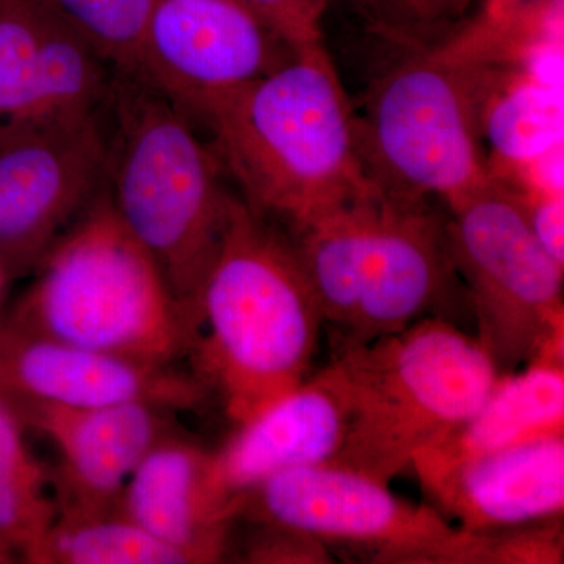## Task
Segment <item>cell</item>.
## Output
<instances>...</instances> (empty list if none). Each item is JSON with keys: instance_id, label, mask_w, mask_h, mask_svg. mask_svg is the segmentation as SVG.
Instances as JSON below:
<instances>
[{"instance_id": "cell-1", "label": "cell", "mask_w": 564, "mask_h": 564, "mask_svg": "<svg viewBox=\"0 0 564 564\" xmlns=\"http://www.w3.org/2000/svg\"><path fill=\"white\" fill-rule=\"evenodd\" d=\"M199 122L239 198L284 232L377 187L358 113L323 41L226 96Z\"/></svg>"}, {"instance_id": "cell-16", "label": "cell", "mask_w": 564, "mask_h": 564, "mask_svg": "<svg viewBox=\"0 0 564 564\" xmlns=\"http://www.w3.org/2000/svg\"><path fill=\"white\" fill-rule=\"evenodd\" d=\"M117 510L188 564L229 555L234 513L210 484V451L170 434L148 452L118 499Z\"/></svg>"}, {"instance_id": "cell-27", "label": "cell", "mask_w": 564, "mask_h": 564, "mask_svg": "<svg viewBox=\"0 0 564 564\" xmlns=\"http://www.w3.org/2000/svg\"><path fill=\"white\" fill-rule=\"evenodd\" d=\"M7 282H9V278H7L6 273L0 269V304H2L3 289H6ZM0 311H2V307H0Z\"/></svg>"}, {"instance_id": "cell-17", "label": "cell", "mask_w": 564, "mask_h": 564, "mask_svg": "<svg viewBox=\"0 0 564 564\" xmlns=\"http://www.w3.org/2000/svg\"><path fill=\"white\" fill-rule=\"evenodd\" d=\"M564 362L538 359L502 373L481 406L414 463H452L564 434Z\"/></svg>"}, {"instance_id": "cell-19", "label": "cell", "mask_w": 564, "mask_h": 564, "mask_svg": "<svg viewBox=\"0 0 564 564\" xmlns=\"http://www.w3.org/2000/svg\"><path fill=\"white\" fill-rule=\"evenodd\" d=\"M35 564H188L181 552L155 540L118 510L57 514L28 562Z\"/></svg>"}, {"instance_id": "cell-6", "label": "cell", "mask_w": 564, "mask_h": 564, "mask_svg": "<svg viewBox=\"0 0 564 564\" xmlns=\"http://www.w3.org/2000/svg\"><path fill=\"white\" fill-rule=\"evenodd\" d=\"M333 358L347 377L351 414L329 464L386 485L458 430L502 375L477 337L445 318H426Z\"/></svg>"}, {"instance_id": "cell-7", "label": "cell", "mask_w": 564, "mask_h": 564, "mask_svg": "<svg viewBox=\"0 0 564 564\" xmlns=\"http://www.w3.org/2000/svg\"><path fill=\"white\" fill-rule=\"evenodd\" d=\"M359 140L378 187L447 204L491 181L480 129V68L415 44L377 77Z\"/></svg>"}, {"instance_id": "cell-5", "label": "cell", "mask_w": 564, "mask_h": 564, "mask_svg": "<svg viewBox=\"0 0 564 564\" xmlns=\"http://www.w3.org/2000/svg\"><path fill=\"white\" fill-rule=\"evenodd\" d=\"M9 313L18 328L135 361L174 366L195 333L107 188L44 254Z\"/></svg>"}, {"instance_id": "cell-15", "label": "cell", "mask_w": 564, "mask_h": 564, "mask_svg": "<svg viewBox=\"0 0 564 564\" xmlns=\"http://www.w3.org/2000/svg\"><path fill=\"white\" fill-rule=\"evenodd\" d=\"M434 508L467 532L558 521L564 511V434L473 458L411 466Z\"/></svg>"}, {"instance_id": "cell-14", "label": "cell", "mask_w": 564, "mask_h": 564, "mask_svg": "<svg viewBox=\"0 0 564 564\" xmlns=\"http://www.w3.org/2000/svg\"><path fill=\"white\" fill-rule=\"evenodd\" d=\"M350 414L347 377L333 358L292 391L234 426L229 440L210 452L212 488L234 513L237 499L265 478L333 463L347 437Z\"/></svg>"}, {"instance_id": "cell-22", "label": "cell", "mask_w": 564, "mask_h": 564, "mask_svg": "<svg viewBox=\"0 0 564 564\" xmlns=\"http://www.w3.org/2000/svg\"><path fill=\"white\" fill-rule=\"evenodd\" d=\"M474 0H383L373 24L393 39L419 41L458 24Z\"/></svg>"}, {"instance_id": "cell-26", "label": "cell", "mask_w": 564, "mask_h": 564, "mask_svg": "<svg viewBox=\"0 0 564 564\" xmlns=\"http://www.w3.org/2000/svg\"><path fill=\"white\" fill-rule=\"evenodd\" d=\"M332 2L333 0H329V6H332ZM345 2L350 3V6L355 7V9L361 11L367 20L373 22L383 0H345Z\"/></svg>"}, {"instance_id": "cell-10", "label": "cell", "mask_w": 564, "mask_h": 564, "mask_svg": "<svg viewBox=\"0 0 564 564\" xmlns=\"http://www.w3.org/2000/svg\"><path fill=\"white\" fill-rule=\"evenodd\" d=\"M109 110L0 135V269L31 274L106 191Z\"/></svg>"}, {"instance_id": "cell-2", "label": "cell", "mask_w": 564, "mask_h": 564, "mask_svg": "<svg viewBox=\"0 0 564 564\" xmlns=\"http://www.w3.org/2000/svg\"><path fill=\"white\" fill-rule=\"evenodd\" d=\"M288 236L334 355L469 310L441 203L377 185Z\"/></svg>"}, {"instance_id": "cell-21", "label": "cell", "mask_w": 564, "mask_h": 564, "mask_svg": "<svg viewBox=\"0 0 564 564\" xmlns=\"http://www.w3.org/2000/svg\"><path fill=\"white\" fill-rule=\"evenodd\" d=\"M117 74L137 76L155 0H46Z\"/></svg>"}, {"instance_id": "cell-20", "label": "cell", "mask_w": 564, "mask_h": 564, "mask_svg": "<svg viewBox=\"0 0 564 564\" xmlns=\"http://www.w3.org/2000/svg\"><path fill=\"white\" fill-rule=\"evenodd\" d=\"M47 22L44 0H0V135L31 128Z\"/></svg>"}, {"instance_id": "cell-13", "label": "cell", "mask_w": 564, "mask_h": 564, "mask_svg": "<svg viewBox=\"0 0 564 564\" xmlns=\"http://www.w3.org/2000/svg\"><path fill=\"white\" fill-rule=\"evenodd\" d=\"M25 429L57 448L51 473L57 514L87 516L117 510L135 467L155 444L174 433L173 411L150 403L101 408L10 403Z\"/></svg>"}, {"instance_id": "cell-18", "label": "cell", "mask_w": 564, "mask_h": 564, "mask_svg": "<svg viewBox=\"0 0 564 564\" xmlns=\"http://www.w3.org/2000/svg\"><path fill=\"white\" fill-rule=\"evenodd\" d=\"M25 432L20 415L0 397V541L24 562L57 518L47 494L51 470L32 455Z\"/></svg>"}, {"instance_id": "cell-3", "label": "cell", "mask_w": 564, "mask_h": 564, "mask_svg": "<svg viewBox=\"0 0 564 564\" xmlns=\"http://www.w3.org/2000/svg\"><path fill=\"white\" fill-rule=\"evenodd\" d=\"M322 333L291 237L234 196L199 293L193 375L237 426L310 377Z\"/></svg>"}, {"instance_id": "cell-24", "label": "cell", "mask_w": 564, "mask_h": 564, "mask_svg": "<svg viewBox=\"0 0 564 564\" xmlns=\"http://www.w3.org/2000/svg\"><path fill=\"white\" fill-rule=\"evenodd\" d=\"M289 47L302 50L323 41L329 0H243Z\"/></svg>"}, {"instance_id": "cell-4", "label": "cell", "mask_w": 564, "mask_h": 564, "mask_svg": "<svg viewBox=\"0 0 564 564\" xmlns=\"http://www.w3.org/2000/svg\"><path fill=\"white\" fill-rule=\"evenodd\" d=\"M195 122L141 77H115L107 195L161 270L196 340L199 293L236 195L223 187L220 161Z\"/></svg>"}, {"instance_id": "cell-8", "label": "cell", "mask_w": 564, "mask_h": 564, "mask_svg": "<svg viewBox=\"0 0 564 564\" xmlns=\"http://www.w3.org/2000/svg\"><path fill=\"white\" fill-rule=\"evenodd\" d=\"M444 209L475 337L497 370L564 362V267L538 242L513 192L491 180Z\"/></svg>"}, {"instance_id": "cell-11", "label": "cell", "mask_w": 564, "mask_h": 564, "mask_svg": "<svg viewBox=\"0 0 564 564\" xmlns=\"http://www.w3.org/2000/svg\"><path fill=\"white\" fill-rule=\"evenodd\" d=\"M293 52L243 0H155L137 77L202 121Z\"/></svg>"}, {"instance_id": "cell-25", "label": "cell", "mask_w": 564, "mask_h": 564, "mask_svg": "<svg viewBox=\"0 0 564 564\" xmlns=\"http://www.w3.org/2000/svg\"><path fill=\"white\" fill-rule=\"evenodd\" d=\"M499 182V181H497ZM502 184V182H500ZM507 187V185H505ZM513 192L527 223L545 251L564 267L563 192L543 187H507Z\"/></svg>"}, {"instance_id": "cell-9", "label": "cell", "mask_w": 564, "mask_h": 564, "mask_svg": "<svg viewBox=\"0 0 564 564\" xmlns=\"http://www.w3.org/2000/svg\"><path fill=\"white\" fill-rule=\"evenodd\" d=\"M234 522L302 533L372 563H470L469 532L433 505L404 500L383 481L336 464L265 478L237 499Z\"/></svg>"}, {"instance_id": "cell-12", "label": "cell", "mask_w": 564, "mask_h": 564, "mask_svg": "<svg viewBox=\"0 0 564 564\" xmlns=\"http://www.w3.org/2000/svg\"><path fill=\"white\" fill-rule=\"evenodd\" d=\"M210 393L174 366L77 347L13 325L0 311V397L9 403L101 408L150 403L170 411L202 408Z\"/></svg>"}, {"instance_id": "cell-23", "label": "cell", "mask_w": 564, "mask_h": 564, "mask_svg": "<svg viewBox=\"0 0 564 564\" xmlns=\"http://www.w3.org/2000/svg\"><path fill=\"white\" fill-rule=\"evenodd\" d=\"M239 545L240 562L254 564H328L333 552L314 538L278 527L250 524Z\"/></svg>"}]
</instances>
